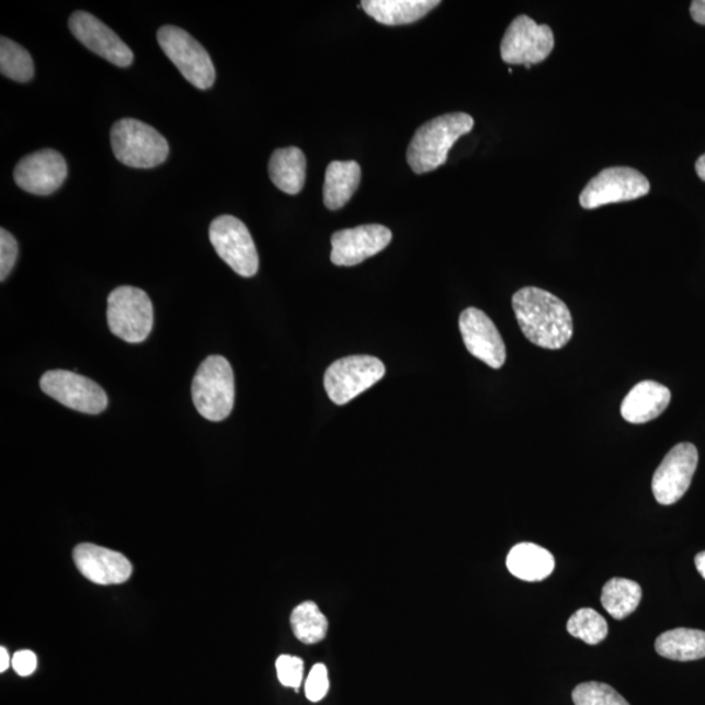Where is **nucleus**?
Listing matches in <instances>:
<instances>
[{
	"mask_svg": "<svg viewBox=\"0 0 705 705\" xmlns=\"http://www.w3.org/2000/svg\"><path fill=\"white\" fill-rule=\"evenodd\" d=\"M518 323L532 344L558 351L572 339L570 310L562 299L535 286H526L512 297Z\"/></svg>",
	"mask_w": 705,
	"mask_h": 705,
	"instance_id": "nucleus-1",
	"label": "nucleus"
},
{
	"mask_svg": "<svg viewBox=\"0 0 705 705\" xmlns=\"http://www.w3.org/2000/svg\"><path fill=\"white\" fill-rule=\"evenodd\" d=\"M475 121L467 113H450L424 123L417 129L407 152L414 173H430L446 163L450 149L471 132Z\"/></svg>",
	"mask_w": 705,
	"mask_h": 705,
	"instance_id": "nucleus-2",
	"label": "nucleus"
},
{
	"mask_svg": "<svg viewBox=\"0 0 705 705\" xmlns=\"http://www.w3.org/2000/svg\"><path fill=\"white\" fill-rule=\"evenodd\" d=\"M195 408L205 420L220 422L231 413L236 400L235 373L223 355L202 362L191 386Z\"/></svg>",
	"mask_w": 705,
	"mask_h": 705,
	"instance_id": "nucleus-3",
	"label": "nucleus"
},
{
	"mask_svg": "<svg viewBox=\"0 0 705 705\" xmlns=\"http://www.w3.org/2000/svg\"><path fill=\"white\" fill-rule=\"evenodd\" d=\"M111 141L116 160L132 168L159 167L170 152L167 139L156 128L134 118L116 121Z\"/></svg>",
	"mask_w": 705,
	"mask_h": 705,
	"instance_id": "nucleus-4",
	"label": "nucleus"
},
{
	"mask_svg": "<svg viewBox=\"0 0 705 705\" xmlns=\"http://www.w3.org/2000/svg\"><path fill=\"white\" fill-rule=\"evenodd\" d=\"M107 326L113 334L129 344L146 341L153 328V305L139 287L118 286L109 294Z\"/></svg>",
	"mask_w": 705,
	"mask_h": 705,
	"instance_id": "nucleus-5",
	"label": "nucleus"
},
{
	"mask_svg": "<svg viewBox=\"0 0 705 705\" xmlns=\"http://www.w3.org/2000/svg\"><path fill=\"white\" fill-rule=\"evenodd\" d=\"M157 39L162 52L191 84L197 89H209L215 84L214 61L204 46L189 32L180 26L163 25L157 32Z\"/></svg>",
	"mask_w": 705,
	"mask_h": 705,
	"instance_id": "nucleus-6",
	"label": "nucleus"
},
{
	"mask_svg": "<svg viewBox=\"0 0 705 705\" xmlns=\"http://www.w3.org/2000/svg\"><path fill=\"white\" fill-rule=\"evenodd\" d=\"M386 366L373 355H351L333 362L325 374L328 397L337 406H345L385 378Z\"/></svg>",
	"mask_w": 705,
	"mask_h": 705,
	"instance_id": "nucleus-7",
	"label": "nucleus"
},
{
	"mask_svg": "<svg viewBox=\"0 0 705 705\" xmlns=\"http://www.w3.org/2000/svg\"><path fill=\"white\" fill-rule=\"evenodd\" d=\"M209 239L218 257L242 277L255 276L259 271V255L254 239L248 226L239 218L223 215L209 226Z\"/></svg>",
	"mask_w": 705,
	"mask_h": 705,
	"instance_id": "nucleus-8",
	"label": "nucleus"
},
{
	"mask_svg": "<svg viewBox=\"0 0 705 705\" xmlns=\"http://www.w3.org/2000/svg\"><path fill=\"white\" fill-rule=\"evenodd\" d=\"M556 39L549 25L537 24L526 15H520L505 31L501 44V56L509 65L541 64L550 56Z\"/></svg>",
	"mask_w": 705,
	"mask_h": 705,
	"instance_id": "nucleus-9",
	"label": "nucleus"
},
{
	"mask_svg": "<svg viewBox=\"0 0 705 705\" xmlns=\"http://www.w3.org/2000/svg\"><path fill=\"white\" fill-rule=\"evenodd\" d=\"M39 387L61 406L86 414H100L107 408L109 399L104 388L87 376L52 369L43 375Z\"/></svg>",
	"mask_w": 705,
	"mask_h": 705,
	"instance_id": "nucleus-10",
	"label": "nucleus"
},
{
	"mask_svg": "<svg viewBox=\"0 0 705 705\" xmlns=\"http://www.w3.org/2000/svg\"><path fill=\"white\" fill-rule=\"evenodd\" d=\"M649 181L640 171L627 167L602 170L587 184L579 202L584 209H595L607 204L636 201L648 195Z\"/></svg>",
	"mask_w": 705,
	"mask_h": 705,
	"instance_id": "nucleus-11",
	"label": "nucleus"
},
{
	"mask_svg": "<svg viewBox=\"0 0 705 705\" xmlns=\"http://www.w3.org/2000/svg\"><path fill=\"white\" fill-rule=\"evenodd\" d=\"M697 460L700 455L694 444L680 443L670 450L655 471L652 491L656 501L663 505L680 501L693 481Z\"/></svg>",
	"mask_w": 705,
	"mask_h": 705,
	"instance_id": "nucleus-12",
	"label": "nucleus"
},
{
	"mask_svg": "<svg viewBox=\"0 0 705 705\" xmlns=\"http://www.w3.org/2000/svg\"><path fill=\"white\" fill-rule=\"evenodd\" d=\"M67 174L65 157L54 149H41L25 156L13 171L18 186L34 195L56 193Z\"/></svg>",
	"mask_w": 705,
	"mask_h": 705,
	"instance_id": "nucleus-13",
	"label": "nucleus"
},
{
	"mask_svg": "<svg viewBox=\"0 0 705 705\" xmlns=\"http://www.w3.org/2000/svg\"><path fill=\"white\" fill-rule=\"evenodd\" d=\"M68 26L89 50L120 67L133 65L134 53L111 26L86 11L73 12Z\"/></svg>",
	"mask_w": 705,
	"mask_h": 705,
	"instance_id": "nucleus-14",
	"label": "nucleus"
},
{
	"mask_svg": "<svg viewBox=\"0 0 705 705\" xmlns=\"http://www.w3.org/2000/svg\"><path fill=\"white\" fill-rule=\"evenodd\" d=\"M393 241V231L372 224L334 232L331 238V260L334 265L353 266L379 254Z\"/></svg>",
	"mask_w": 705,
	"mask_h": 705,
	"instance_id": "nucleus-15",
	"label": "nucleus"
},
{
	"mask_svg": "<svg viewBox=\"0 0 705 705\" xmlns=\"http://www.w3.org/2000/svg\"><path fill=\"white\" fill-rule=\"evenodd\" d=\"M458 327L471 355L492 368L504 365L505 345L494 321L488 315L476 307H469L462 312Z\"/></svg>",
	"mask_w": 705,
	"mask_h": 705,
	"instance_id": "nucleus-16",
	"label": "nucleus"
},
{
	"mask_svg": "<svg viewBox=\"0 0 705 705\" xmlns=\"http://www.w3.org/2000/svg\"><path fill=\"white\" fill-rule=\"evenodd\" d=\"M73 562L84 578L100 585L122 584L133 575V565L123 554L93 544L75 547Z\"/></svg>",
	"mask_w": 705,
	"mask_h": 705,
	"instance_id": "nucleus-17",
	"label": "nucleus"
},
{
	"mask_svg": "<svg viewBox=\"0 0 705 705\" xmlns=\"http://www.w3.org/2000/svg\"><path fill=\"white\" fill-rule=\"evenodd\" d=\"M672 394L666 386L653 380L640 382L623 400L621 413L629 423H647L666 412Z\"/></svg>",
	"mask_w": 705,
	"mask_h": 705,
	"instance_id": "nucleus-18",
	"label": "nucleus"
},
{
	"mask_svg": "<svg viewBox=\"0 0 705 705\" xmlns=\"http://www.w3.org/2000/svg\"><path fill=\"white\" fill-rule=\"evenodd\" d=\"M440 4L437 0H365L361 7L383 25H403L419 22Z\"/></svg>",
	"mask_w": 705,
	"mask_h": 705,
	"instance_id": "nucleus-19",
	"label": "nucleus"
},
{
	"mask_svg": "<svg viewBox=\"0 0 705 705\" xmlns=\"http://www.w3.org/2000/svg\"><path fill=\"white\" fill-rule=\"evenodd\" d=\"M508 568L520 580L543 581L553 573L556 559L544 547L522 543L513 546L509 553Z\"/></svg>",
	"mask_w": 705,
	"mask_h": 705,
	"instance_id": "nucleus-20",
	"label": "nucleus"
},
{
	"mask_svg": "<svg viewBox=\"0 0 705 705\" xmlns=\"http://www.w3.org/2000/svg\"><path fill=\"white\" fill-rule=\"evenodd\" d=\"M270 177L283 193L297 195L306 181V157L299 148L276 149L270 160Z\"/></svg>",
	"mask_w": 705,
	"mask_h": 705,
	"instance_id": "nucleus-21",
	"label": "nucleus"
},
{
	"mask_svg": "<svg viewBox=\"0 0 705 705\" xmlns=\"http://www.w3.org/2000/svg\"><path fill=\"white\" fill-rule=\"evenodd\" d=\"M361 167L355 161H332L326 171L323 201L337 211L351 201L361 182Z\"/></svg>",
	"mask_w": 705,
	"mask_h": 705,
	"instance_id": "nucleus-22",
	"label": "nucleus"
},
{
	"mask_svg": "<svg viewBox=\"0 0 705 705\" xmlns=\"http://www.w3.org/2000/svg\"><path fill=\"white\" fill-rule=\"evenodd\" d=\"M656 652L674 661H695L705 657V633L701 629L675 628L656 640Z\"/></svg>",
	"mask_w": 705,
	"mask_h": 705,
	"instance_id": "nucleus-23",
	"label": "nucleus"
},
{
	"mask_svg": "<svg viewBox=\"0 0 705 705\" xmlns=\"http://www.w3.org/2000/svg\"><path fill=\"white\" fill-rule=\"evenodd\" d=\"M641 587L636 581L614 578L602 588L601 602L615 619H625L638 609Z\"/></svg>",
	"mask_w": 705,
	"mask_h": 705,
	"instance_id": "nucleus-24",
	"label": "nucleus"
},
{
	"mask_svg": "<svg viewBox=\"0 0 705 705\" xmlns=\"http://www.w3.org/2000/svg\"><path fill=\"white\" fill-rule=\"evenodd\" d=\"M291 625L296 638L305 645H317L325 640L328 632L326 615L312 601L303 602L294 609Z\"/></svg>",
	"mask_w": 705,
	"mask_h": 705,
	"instance_id": "nucleus-25",
	"label": "nucleus"
},
{
	"mask_svg": "<svg viewBox=\"0 0 705 705\" xmlns=\"http://www.w3.org/2000/svg\"><path fill=\"white\" fill-rule=\"evenodd\" d=\"M0 72L19 83H26L34 75L31 54L15 41L7 37L0 38Z\"/></svg>",
	"mask_w": 705,
	"mask_h": 705,
	"instance_id": "nucleus-26",
	"label": "nucleus"
},
{
	"mask_svg": "<svg viewBox=\"0 0 705 705\" xmlns=\"http://www.w3.org/2000/svg\"><path fill=\"white\" fill-rule=\"evenodd\" d=\"M567 632L590 646H598L607 636V622L593 609H580L567 622Z\"/></svg>",
	"mask_w": 705,
	"mask_h": 705,
	"instance_id": "nucleus-27",
	"label": "nucleus"
},
{
	"mask_svg": "<svg viewBox=\"0 0 705 705\" xmlns=\"http://www.w3.org/2000/svg\"><path fill=\"white\" fill-rule=\"evenodd\" d=\"M572 701L575 705H629L612 686L600 682L579 684L573 690Z\"/></svg>",
	"mask_w": 705,
	"mask_h": 705,
	"instance_id": "nucleus-28",
	"label": "nucleus"
},
{
	"mask_svg": "<svg viewBox=\"0 0 705 705\" xmlns=\"http://www.w3.org/2000/svg\"><path fill=\"white\" fill-rule=\"evenodd\" d=\"M278 681L283 686L298 691L304 680V661L296 656L283 655L276 661Z\"/></svg>",
	"mask_w": 705,
	"mask_h": 705,
	"instance_id": "nucleus-29",
	"label": "nucleus"
},
{
	"mask_svg": "<svg viewBox=\"0 0 705 705\" xmlns=\"http://www.w3.org/2000/svg\"><path fill=\"white\" fill-rule=\"evenodd\" d=\"M330 690V680H328V670L323 663H317L311 669L305 684L307 700L317 703L325 700Z\"/></svg>",
	"mask_w": 705,
	"mask_h": 705,
	"instance_id": "nucleus-30",
	"label": "nucleus"
},
{
	"mask_svg": "<svg viewBox=\"0 0 705 705\" xmlns=\"http://www.w3.org/2000/svg\"><path fill=\"white\" fill-rule=\"evenodd\" d=\"M19 248L15 237L4 228L0 229V280L5 282L15 265Z\"/></svg>",
	"mask_w": 705,
	"mask_h": 705,
	"instance_id": "nucleus-31",
	"label": "nucleus"
},
{
	"mask_svg": "<svg viewBox=\"0 0 705 705\" xmlns=\"http://www.w3.org/2000/svg\"><path fill=\"white\" fill-rule=\"evenodd\" d=\"M12 668L20 676H30L37 669V656L32 650H19L12 657Z\"/></svg>",
	"mask_w": 705,
	"mask_h": 705,
	"instance_id": "nucleus-32",
	"label": "nucleus"
},
{
	"mask_svg": "<svg viewBox=\"0 0 705 705\" xmlns=\"http://www.w3.org/2000/svg\"><path fill=\"white\" fill-rule=\"evenodd\" d=\"M690 13L695 23L705 25V0H694L690 7Z\"/></svg>",
	"mask_w": 705,
	"mask_h": 705,
	"instance_id": "nucleus-33",
	"label": "nucleus"
},
{
	"mask_svg": "<svg viewBox=\"0 0 705 705\" xmlns=\"http://www.w3.org/2000/svg\"><path fill=\"white\" fill-rule=\"evenodd\" d=\"M12 666V659L4 647L0 648V672L4 673Z\"/></svg>",
	"mask_w": 705,
	"mask_h": 705,
	"instance_id": "nucleus-34",
	"label": "nucleus"
},
{
	"mask_svg": "<svg viewBox=\"0 0 705 705\" xmlns=\"http://www.w3.org/2000/svg\"><path fill=\"white\" fill-rule=\"evenodd\" d=\"M696 570L700 571L703 579H705V552L697 554L695 557Z\"/></svg>",
	"mask_w": 705,
	"mask_h": 705,
	"instance_id": "nucleus-35",
	"label": "nucleus"
},
{
	"mask_svg": "<svg viewBox=\"0 0 705 705\" xmlns=\"http://www.w3.org/2000/svg\"><path fill=\"white\" fill-rule=\"evenodd\" d=\"M696 174L705 182V155L701 156L695 163Z\"/></svg>",
	"mask_w": 705,
	"mask_h": 705,
	"instance_id": "nucleus-36",
	"label": "nucleus"
}]
</instances>
